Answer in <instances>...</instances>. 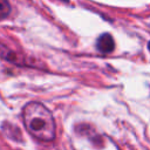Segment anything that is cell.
Here are the masks:
<instances>
[{"label": "cell", "mask_w": 150, "mask_h": 150, "mask_svg": "<svg viewBox=\"0 0 150 150\" xmlns=\"http://www.w3.org/2000/svg\"><path fill=\"white\" fill-rule=\"evenodd\" d=\"M27 130L36 138L48 142L55 138V122L52 112L40 102H30L22 109Z\"/></svg>", "instance_id": "cell-1"}, {"label": "cell", "mask_w": 150, "mask_h": 150, "mask_svg": "<svg viewBox=\"0 0 150 150\" xmlns=\"http://www.w3.org/2000/svg\"><path fill=\"white\" fill-rule=\"evenodd\" d=\"M96 47L101 53H110V52H112L114 48H115V42H114L112 36L110 34H108V33L102 34L97 39Z\"/></svg>", "instance_id": "cell-2"}, {"label": "cell", "mask_w": 150, "mask_h": 150, "mask_svg": "<svg viewBox=\"0 0 150 150\" xmlns=\"http://www.w3.org/2000/svg\"><path fill=\"white\" fill-rule=\"evenodd\" d=\"M11 7L7 0H0V13H1V18L5 19L8 14H9Z\"/></svg>", "instance_id": "cell-3"}, {"label": "cell", "mask_w": 150, "mask_h": 150, "mask_svg": "<svg viewBox=\"0 0 150 150\" xmlns=\"http://www.w3.org/2000/svg\"><path fill=\"white\" fill-rule=\"evenodd\" d=\"M148 48H149V50H150V42H149V45H148Z\"/></svg>", "instance_id": "cell-4"}]
</instances>
